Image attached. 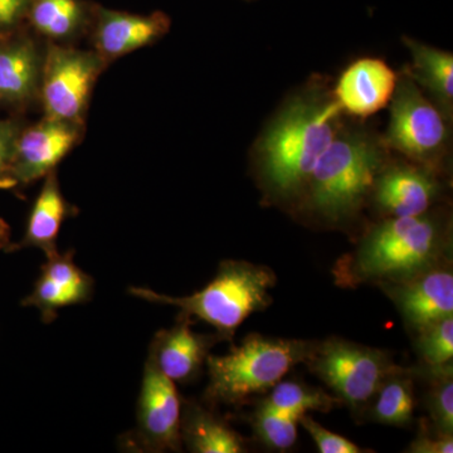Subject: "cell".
Instances as JSON below:
<instances>
[{
    "label": "cell",
    "instance_id": "cell-1",
    "mask_svg": "<svg viewBox=\"0 0 453 453\" xmlns=\"http://www.w3.org/2000/svg\"><path fill=\"white\" fill-rule=\"evenodd\" d=\"M342 110L333 95L292 98L271 122L258 148L259 174L268 195L300 198L321 155L342 130Z\"/></svg>",
    "mask_w": 453,
    "mask_h": 453
},
{
    "label": "cell",
    "instance_id": "cell-2",
    "mask_svg": "<svg viewBox=\"0 0 453 453\" xmlns=\"http://www.w3.org/2000/svg\"><path fill=\"white\" fill-rule=\"evenodd\" d=\"M449 226L429 211L416 217H387L372 226L356 251L336 266L342 286L407 279L447 258Z\"/></svg>",
    "mask_w": 453,
    "mask_h": 453
},
{
    "label": "cell",
    "instance_id": "cell-3",
    "mask_svg": "<svg viewBox=\"0 0 453 453\" xmlns=\"http://www.w3.org/2000/svg\"><path fill=\"white\" fill-rule=\"evenodd\" d=\"M381 145L362 131L340 130L310 174L300 196L305 207L334 225L353 219L386 166Z\"/></svg>",
    "mask_w": 453,
    "mask_h": 453
},
{
    "label": "cell",
    "instance_id": "cell-4",
    "mask_svg": "<svg viewBox=\"0 0 453 453\" xmlns=\"http://www.w3.org/2000/svg\"><path fill=\"white\" fill-rule=\"evenodd\" d=\"M276 275L270 267L237 259L219 265L217 275L204 288L190 296L173 297L145 288H130L129 292L149 303L177 306L181 315L210 324L220 339H231L244 320L267 309Z\"/></svg>",
    "mask_w": 453,
    "mask_h": 453
},
{
    "label": "cell",
    "instance_id": "cell-5",
    "mask_svg": "<svg viewBox=\"0 0 453 453\" xmlns=\"http://www.w3.org/2000/svg\"><path fill=\"white\" fill-rule=\"evenodd\" d=\"M316 342L250 334L226 356H208L205 401L238 405L276 386L295 365L305 363Z\"/></svg>",
    "mask_w": 453,
    "mask_h": 453
},
{
    "label": "cell",
    "instance_id": "cell-6",
    "mask_svg": "<svg viewBox=\"0 0 453 453\" xmlns=\"http://www.w3.org/2000/svg\"><path fill=\"white\" fill-rule=\"evenodd\" d=\"M389 105L383 145L413 163L436 170L449 149L445 115L423 95L408 73L399 74Z\"/></svg>",
    "mask_w": 453,
    "mask_h": 453
},
{
    "label": "cell",
    "instance_id": "cell-7",
    "mask_svg": "<svg viewBox=\"0 0 453 453\" xmlns=\"http://www.w3.org/2000/svg\"><path fill=\"white\" fill-rule=\"evenodd\" d=\"M305 363L340 401L356 411L371 402L396 366L388 351L342 338L316 342Z\"/></svg>",
    "mask_w": 453,
    "mask_h": 453
},
{
    "label": "cell",
    "instance_id": "cell-8",
    "mask_svg": "<svg viewBox=\"0 0 453 453\" xmlns=\"http://www.w3.org/2000/svg\"><path fill=\"white\" fill-rule=\"evenodd\" d=\"M105 65L95 50L50 43L43 53L38 95L44 116L82 127L92 88Z\"/></svg>",
    "mask_w": 453,
    "mask_h": 453
},
{
    "label": "cell",
    "instance_id": "cell-9",
    "mask_svg": "<svg viewBox=\"0 0 453 453\" xmlns=\"http://www.w3.org/2000/svg\"><path fill=\"white\" fill-rule=\"evenodd\" d=\"M181 401L175 383L146 359L138 401L136 440L145 451H180Z\"/></svg>",
    "mask_w": 453,
    "mask_h": 453
},
{
    "label": "cell",
    "instance_id": "cell-10",
    "mask_svg": "<svg viewBox=\"0 0 453 453\" xmlns=\"http://www.w3.org/2000/svg\"><path fill=\"white\" fill-rule=\"evenodd\" d=\"M414 332L453 315V273L449 259L395 282L380 283Z\"/></svg>",
    "mask_w": 453,
    "mask_h": 453
},
{
    "label": "cell",
    "instance_id": "cell-11",
    "mask_svg": "<svg viewBox=\"0 0 453 453\" xmlns=\"http://www.w3.org/2000/svg\"><path fill=\"white\" fill-rule=\"evenodd\" d=\"M81 136V127L46 118L20 129L13 153V174L18 186L46 177L73 150Z\"/></svg>",
    "mask_w": 453,
    "mask_h": 453
},
{
    "label": "cell",
    "instance_id": "cell-12",
    "mask_svg": "<svg viewBox=\"0 0 453 453\" xmlns=\"http://www.w3.org/2000/svg\"><path fill=\"white\" fill-rule=\"evenodd\" d=\"M440 189L434 170L416 163L398 164L381 169L372 196L387 217H416L431 210Z\"/></svg>",
    "mask_w": 453,
    "mask_h": 453
},
{
    "label": "cell",
    "instance_id": "cell-13",
    "mask_svg": "<svg viewBox=\"0 0 453 453\" xmlns=\"http://www.w3.org/2000/svg\"><path fill=\"white\" fill-rule=\"evenodd\" d=\"M91 23L95 52L105 64L160 40L170 27L169 17L163 12L144 16L98 5L94 7Z\"/></svg>",
    "mask_w": 453,
    "mask_h": 453
},
{
    "label": "cell",
    "instance_id": "cell-14",
    "mask_svg": "<svg viewBox=\"0 0 453 453\" xmlns=\"http://www.w3.org/2000/svg\"><path fill=\"white\" fill-rule=\"evenodd\" d=\"M398 79L399 74L386 62L366 57L342 73L333 96L342 112L366 119L389 105Z\"/></svg>",
    "mask_w": 453,
    "mask_h": 453
},
{
    "label": "cell",
    "instance_id": "cell-15",
    "mask_svg": "<svg viewBox=\"0 0 453 453\" xmlns=\"http://www.w3.org/2000/svg\"><path fill=\"white\" fill-rule=\"evenodd\" d=\"M170 329L160 330L149 349L148 359L174 383L196 380L210 356L211 348L222 340L219 335L193 332L190 318L181 315Z\"/></svg>",
    "mask_w": 453,
    "mask_h": 453
},
{
    "label": "cell",
    "instance_id": "cell-16",
    "mask_svg": "<svg viewBox=\"0 0 453 453\" xmlns=\"http://www.w3.org/2000/svg\"><path fill=\"white\" fill-rule=\"evenodd\" d=\"M43 55L29 35L0 33V103L25 105L40 95Z\"/></svg>",
    "mask_w": 453,
    "mask_h": 453
},
{
    "label": "cell",
    "instance_id": "cell-17",
    "mask_svg": "<svg viewBox=\"0 0 453 453\" xmlns=\"http://www.w3.org/2000/svg\"><path fill=\"white\" fill-rule=\"evenodd\" d=\"M73 205L68 204L61 188L56 172H50L44 177L43 187L38 193L29 213L25 237L18 244V249L33 247L40 249L47 257L55 255L57 251V238L61 226L67 217L73 216Z\"/></svg>",
    "mask_w": 453,
    "mask_h": 453
},
{
    "label": "cell",
    "instance_id": "cell-18",
    "mask_svg": "<svg viewBox=\"0 0 453 453\" xmlns=\"http://www.w3.org/2000/svg\"><path fill=\"white\" fill-rule=\"evenodd\" d=\"M181 442L195 453L246 452L243 438L213 411L187 402L181 405Z\"/></svg>",
    "mask_w": 453,
    "mask_h": 453
},
{
    "label": "cell",
    "instance_id": "cell-19",
    "mask_svg": "<svg viewBox=\"0 0 453 453\" xmlns=\"http://www.w3.org/2000/svg\"><path fill=\"white\" fill-rule=\"evenodd\" d=\"M404 44L412 56L408 74L431 94L449 120L453 112V56L411 38H404Z\"/></svg>",
    "mask_w": 453,
    "mask_h": 453
},
{
    "label": "cell",
    "instance_id": "cell-20",
    "mask_svg": "<svg viewBox=\"0 0 453 453\" xmlns=\"http://www.w3.org/2000/svg\"><path fill=\"white\" fill-rule=\"evenodd\" d=\"M92 12L85 0H29L26 20L47 40L70 41L91 25Z\"/></svg>",
    "mask_w": 453,
    "mask_h": 453
},
{
    "label": "cell",
    "instance_id": "cell-21",
    "mask_svg": "<svg viewBox=\"0 0 453 453\" xmlns=\"http://www.w3.org/2000/svg\"><path fill=\"white\" fill-rule=\"evenodd\" d=\"M371 418L380 425L407 427L413 421V375L395 366L381 381L380 388L371 399Z\"/></svg>",
    "mask_w": 453,
    "mask_h": 453
},
{
    "label": "cell",
    "instance_id": "cell-22",
    "mask_svg": "<svg viewBox=\"0 0 453 453\" xmlns=\"http://www.w3.org/2000/svg\"><path fill=\"white\" fill-rule=\"evenodd\" d=\"M264 402L273 410L299 417L310 411L329 412L342 403L338 396L327 395L323 389L292 380L279 381Z\"/></svg>",
    "mask_w": 453,
    "mask_h": 453
},
{
    "label": "cell",
    "instance_id": "cell-23",
    "mask_svg": "<svg viewBox=\"0 0 453 453\" xmlns=\"http://www.w3.org/2000/svg\"><path fill=\"white\" fill-rule=\"evenodd\" d=\"M299 416L273 410L264 401L253 413L252 426L259 440L276 451H288L296 443Z\"/></svg>",
    "mask_w": 453,
    "mask_h": 453
},
{
    "label": "cell",
    "instance_id": "cell-24",
    "mask_svg": "<svg viewBox=\"0 0 453 453\" xmlns=\"http://www.w3.org/2000/svg\"><path fill=\"white\" fill-rule=\"evenodd\" d=\"M431 387L428 410L434 429L440 434H453V371L452 365L428 368Z\"/></svg>",
    "mask_w": 453,
    "mask_h": 453
},
{
    "label": "cell",
    "instance_id": "cell-25",
    "mask_svg": "<svg viewBox=\"0 0 453 453\" xmlns=\"http://www.w3.org/2000/svg\"><path fill=\"white\" fill-rule=\"evenodd\" d=\"M417 333V350L426 368L452 365L453 315L423 327Z\"/></svg>",
    "mask_w": 453,
    "mask_h": 453
},
{
    "label": "cell",
    "instance_id": "cell-26",
    "mask_svg": "<svg viewBox=\"0 0 453 453\" xmlns=\"http://www.w3.org/2000/svg\"><path fill=\"white\" fill-rule=\"evenodd\" d=\"M41 270L43 275L64 286L65 290L73 292L80 303L91 299L94 294V280L74 264L73 251L65 255L57 252L50 256Z\"/></svg>",
    "mask_w": 453,
    "mask_h": 453
},
{
    "label": "cell",
    "instance_id": "cell-27",
    "mask_svg": "<svg viewBox=\"0 0 453 453\" xmlns=\"http://www.w3.org/2000/svg\"><path fill=\"white\" fill-rule=\"evenodd\" d=\"M76 303H80L73 292L65 290L64 286L58 285L43 273L35 282L32 294L22 301L23 306L37 309L41 312L42 320L47 324L55 320L59 309Z\"/></svg>",
    "mask_w": 453,
    "mask_h": 453
},
{
    "label": "cell",
    "instance_id": "cell-28",
    "mask_svg": "<svg viewBox=\"0 0 453 453\" xmlns=\"http://www.w3.org/2000/svg\"><path fill=\"white\" fill-rule=\"evenodd\" d=\"M299 425L309 432L316 447L321 453H360L365 452L356 443L351 442L347 437L334 434L316 422L308 413L303 414L299 419Z\"/></svg>",
    "mask_w": 453,
    "mask_h": 453
},
{
    "label": "cell",
    "instance_id": "cell-29",
    "mask_svg": "<svg viewBox=\"0 0 453 453\" xmlns=\"http://www.w3.org/2000/svg\"><path fill=\"white\" fill-rule=\"evenodd\" d=\"M19 131L16 121L0 120V190L18 186L13 174V153Z\"/></svg>",
    "mask_w": 453,
    "mask_h": 453
},
{
    "label": "cell",
    "instance_id": "cell-30",
    "mask_svg": "<svg viewBox=\"0 0 453 453\" xmlns=\"http://www.w3.org/2000/svg\"><path fill=\"white\" fill-rule=\"evenodd\" d=\"M411 453H452L453 436L440 434L434 429L422 431L407 449Z\"/></svg>",
    "mask_w": 453,
    "mask_h": 453
},
{
    "label": "cell",
    "instance_id": "cell-31",
    "mask_svg": "<svg viewBox=\"0 0 453 453\" xmlns=\"http://www.w3.org/2000/svg\"><path fill=\"white\" fill-rule=\"evenodd\" d=\"M29 0H0V33L16 31L26 20Z\"/></svg>",
    "mask_w": 453,
    "mask_h": 453
},
{
    "label": "cell",
    "instance_id": "cell-32",
    "mask_svg": "<svg viewBox=\"0 0 453 453\" xmlns=\"http://www.w3.org/2000/svg\"><path fill=\"white\" fill-rule=\"evenodd\" d=\"M9 242V232L7 226L3 225L2 222H0V249H5V247H8Z\"/></svg>",
    "mask_w": 453,
    "mask_h": 453
}]
</instances>
